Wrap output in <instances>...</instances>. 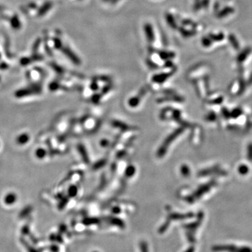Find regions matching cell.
Wrapping results in <instances>:
<instances>
[{
	"label": "cell",
	"mask_w": 252,
	"mask_h": 252,
	"mask_svg": "<svg viewBox=\"0 0 252 252\" xmlns=\"http://www.w3.org/2000/svg\"><path fill=\"white\" fill-rule=\"evenodd\" d=\"M140 248L141 252H149V248H148V244L147 242L141 241L140 243Z\"/></svg>",
	"instance_id": "cell-10"
},
{
	"label": "cell",
	"mask_w": 252,
	"mask_h": 252,
	"mask_svg": "<svg viewBox=\"0 0 252 252\" xmlns=\"http://www.w3.org/2000/svg\"><path fill=\"white\" fill-rule=\"evenodd\" d=\"M170 221H165V223H164V224H163V225H162V226L161 227L159 228V230H158V233H160V234H163V233H164L165 232L166 230H167V228L169 227V226H170Z\"/></svg>",
	"instance_id": "cell-8"
},
{
	"label": "cell",
	"mask_w": 252,
	"mask_h": 252,
	"mask_svg": "<svg viewBox=\"0 0 252 252\" xmlns=\"http://www.w3.org/2000/svg\"><path fill=\"white\" fill-rule=\"evenodd\" d=\"M93 252H98V251H93Z\"/></svg>",
	"instance_id": "cell-13"
},
{
	"label": "cell",
	"mask_w": 252,
	"mask_h": 252,
	"mask_svg": "<svg viewBox=\"0 0 252 252\" xmlns=\"http://www.w3.org/2000/svg\"><path fill=\"white\" fill-rule=\"evenodd\" d=\"M35 154L37 158L43 159V158H45V156L46 155V151L45 149H42V148H39V149H36Z\"/></svg>",
	"instance_id": "cell-7"
},
{
	"label": "cell",
	"mask_w": 252,
	"mask_h": 252,
	"mask_svg": "<svg viewBox=\"0 0 252 252\" xmlns=\"http://www.w3.org/2000/svg\"><path fill=\"white\" fill-rule=\"evenodd\" d=\"M194 250H195V249H194V247H189V248L187 249V250L185 251V252H194Z\"/></svg>",
	"instance_id": "cell-12"
},
{
	"label": "cell",
	"mask_w": 252,
	"mask_h": 252,
	"mask_svg": "<svg viewBox=\"0 0 252 252\" xmlns=\"http://www.w3.org/2000/svg\"><path fill=\"white\" fill-rule=\"evenodd\" d=\"M50 249L53 252H58L59 251V247L56 246V245H51L50 247Z\"/></svg>",
	"instance_id": "cell-11"
},
{
	"label": "cell",
	"mask_w": 252,
	"mask_h": 252,
	"mask_svg": "<svg viewBox=\"0 0 252 252\" xmlns=\"http://www.w3.org/2000/svg\"><path fill=\"white\" fill-rule=\"evenodd\" d=\"M214 251H227L230 252H252L251 249L249 248H241L237 249L233 246H216L212 248Z\"/></svg>",
	"instance_id": "cell-1"
},
{
	"label": "cell",
	"mask_w": 252,
	"mask_h": 252,
	"mask_svg": "<svg viewBox=\"0 0 252 252\" xmlns=\"http://www.w3.org/2000/svg\"><path fill=\"white\" fill-rule=\"evenodd\" d=\"M99 219L97 218H86L84 219L83 223H84V225L85 226H91L95 225V224H98L99 223Z\"/></svg>",
	"instance_id": "cell-5"
},
{
	"label": "cell",
	"mask_w": 252,
	"mask_h": 252,
	"mask_svg": "<svg viewBox=\"0 0 252 252\" xmlns=\"http://www.w3.org/2000/svg\"><path fill=\"white\" fill-rule=\"evenodd\" d=\"M109 221H110L111 223L113 224V225L116 226L119 228H123L125 227L124 222L121 219H120L119 218H114V217H113V218H110Z\"/></svg>",
	"instance_id": "cell-4"
},
{
	"label": "cell",
	"mask_w": 252,
	"mask_h": 252,
	"mask_svg": "<svg viewBox=\"0 0 252 252\" xmlns=\"http://www.w3.org/2000/svg\"><path fill=\"white\" fill-rule=\"evenodd\" d=\"M190 216H191V215L172 214L170 215V219H173V220H182V219L188 218V217H190Z\"/></svg>",
	"instance_id": "cell-6"
},
{
	"label": "cell",
	"mask_w": 252,
	"mask_h": 252,
	"mask_svg": "<svg viewBox=\"0 0 252 252\" xmlns=\"http://www.w3.org/2000/svg\"><path fill=\"white\" fill-rule=\"evenodd\" d=\"M17 143L18 144L23 145L27 144L29 141V136L28 134L27 133H22L20 135L18 136L17 139H16Z\"/></svg>",
	"instance_id": "cell-3"
},
{
	"label": "cell",
	"mask_w": 252,
	"mask_h": 252,
	"mask_svg": "<svg viewBox=\"0 0 252 252\" xmlns=\"http://www.w3.org/2000/svg\"><path fill=\"white\" fill-rule=\"evenodd\" d=\"M21 242L25 245V248L27 249V250L28 252H39L36 249H34L33 247H32L31 245H29L27 242H25L24 240H21Z\"/></svg>",
	"instance_id": "cell-9"
},
{
	"label": "cell",
	"mask_w": 252,
	"mask_h": 252,
	"mask_svg": "<svg viewBox=\"0 0 252 252\" xmlns=\"http://www.w3.org/2000/svg\"><path fill=\"white\" fill-rule=\"evenodd\" d=\"M16 200H17V195L14 193H13V192H11V193H7L4 196V202L6 205H11L14 204Z\"/></svg>",
	"instance_id": "cell-2"
}]
</instances>
